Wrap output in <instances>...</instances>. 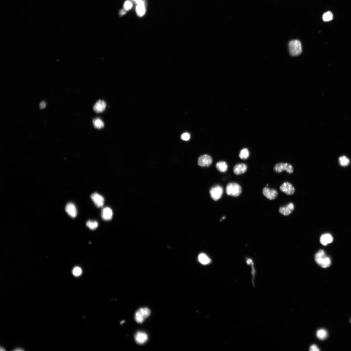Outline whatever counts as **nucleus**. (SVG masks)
Segmentation results:
<instances>
[{
  "label": "nucleus",
  "instance_id": "obj_1",
  "mask_svg": "<svg viewBox=\"0 0 351 351\" xmlns=\"http://www.w3.org/2000/svg\"><path fill=\"white\" fill-rule=\"evenodd\" d=\"M315 259L316 263L322 268H328L331 265L330 259L326 256L324 251L322 250L317 253L315 256Z\"/></svg>",
  "mask_w": 351,
  "mask_h": 351
},
{
  "label": "nucleus",
  "instance_id": "obj_2",
  "mask_svg": "<svg viewBox=\"0 0 351 351\" xmlns=\"http://www.w3.org/2000/svg\"><path fill=\"white\" fill-rule=\"evenodd\" d=\"M226 192L228 195L233 197H238L242 192L241 186L238 184L231 183L228 184L226 188Z\"/></svg>",
  "mask_w": 351,
  "mask_h": 351
},
{
  "label": "nucleus",
  "instance_id": "obj_3",
  "mask_svg": "<svg viewBox=\"0 0 351 351\" xmlns=\"http://www.w3.org/2000/svg\"><path fill=\"white\" fill-rule=\"evenodd\" d=\"M151 314L150 310L148 308H144L140 309L136 312L135 318L136 321L138 323H142Z\"/></svg>",
  "mask_w": 351,
  "mask_h": 351
},
{
  "label": "nucleus",
  "instance_id": "obj_4",
  "mask_svg": "<svg viewBox=\"0 0 351 351\" xmlns=\"http://www.w3.org/2000/svg\"><path fill=\"white\" fill-rule=\"evenodd\" d=\"M289 48L290 53L292 56L298 55L302 52L301 44L298 40L291 41L289 44Z\"/></svg>",
  "mask_w": 351,
  "mask_h": 351
},
{
  "label": "nucleus",
  "instance_id": "obj_5",
  "mask_svg": "<svg viewBox=\"0 0 351 351\" xmlns=\"http://www.w3.org/2000/svg\"><path fill=\"white\" fill-rule=\"evenodd\" d=\"M275 172L277 173H281L283 171L285 170L289 174L293 173V169L291 164L287 163H279L276 164L274 167Z\"/></svg>",
  "mask_w": 351,
  "mask_h": 351
},
{
  "label": "nucleus",
  "instance_id": "obj_6",
  "mask_svg": "<svg viewBox=\"0 0 351 351\" xmlns=\"http://www.w3.org/2000/svg\"><path fill=\"white\" fill-rule=\"evenodd\" d=\"M223 193V188L219 185H216L212 187L210 190L211 198L216 201L221 198Z\"/></svg>",
  "mask_w": 351,
  "mask_h": 351
},
{
  "label": "nucleus",
  "instance_id": "obj_7",
  "mask_svg": "<svg viewBox=\"0 0 351 351\" xmlns=\"http://www.w3.org/2000/svg\"><path fill=\"white\" fill-rule=\"evenodd\" d=\"M280 189L281 191L286 194L292 195L294 193L295 189L293 186L289 182H285L280 187Z\"/></svg>",
  "mask_w": 351,
  "mask_h": 351
},
{
  "label": "nucleus",
  "instance_id": "obj_8",
  "mask_svg": "<svg viewBox=\"0 0 351 351\" xmlns=\"http://www.w3.org/2000/svg\"><path fill=\"white\" fill-rule=\"evenodd\" d=\"M212 162L211 158L208 155L204 154L202 155L199 158L198 164L201 167H208L212 164Z\"/></svg>",
  "mask_w": 351,
  "mask_h": 351
},
{
  "label": "nucleus",
  "instance_id": "obj_9",
  "mask_svg": "<svg viewBox=\"0 0 351 351\" xmlns=\"http://www.w3.org/2000/svg\"><path fill=\"white\" fill-rule=\"evenodd\" d=\"M91 198L97 208H100L103 206L104 199L102 195L98 193H94L92 194Z\"/></svg>",
  "mask_w": 351,
  "mask_h": 351
},
{
  "label": "nucleus",
  "instance_id": "obj_10",
  "mask_svg": "<svg viewBox=\"0 0 351 351\" xmlns=\"http://www.w3.org/2000/svg\"><path fill=\"white\" fill-rule=\"evenodd\" d=\"M263 193L268 199L273 200L278 196V192L274 189H270L268 187H265L263 190Z\"/></svg>",
  "mask_w": 351,
  "mask_h": 351
},
{
  "label": "nucleus",
  "instance_id": "obj_11",
  "mask_svg": "<svg viewBox=\"0 0 351 351\" xmlns=\"http://www.w3.org/2000/svg\"><path fill=\"white\" fill-rule=\"evenodd\" d=\"M135 339L137 344L142 345L148 340V334L144 332H138L135 334Z\"/></svg>",
  "mask_w": 351,
  "mask_h": 351
},
{
  "label": "nucleus",
  "instance_id": "obj_12",
  "mask_svg": "<svg viewBox=\"0 0 351 351\" xmlns=\"http://www.w3.org/2000/svg\"><path fill=\"white\" fill-rule=\"evenodd\" d=\"M66 212L68 215L72 218H75L77 215V210L74 204L70 203L66 207Z\"/></svg>",
  "mask_w": 351,
  "mask_h": 351
},
{
  "label": "nucleus",
  "instance_id": "obj_13",
  "mask_svg": "<svg viewBox=\"0 0 351 351\" xmlns=\"http://www.w3.org/2000/svg\"><path fill=\"white\" fill-rule=\"evenodd\" d=\"M295 208V206L292 203H290L286 206L281 207L279 210L280 213L283 215L288 216L290 214Z\"/></svg>",
  "mask_w": 351,
  "mask_h": 351
},
{
  "label": "nucleus",
  "instance_id": "obj_14",
  "mask_svg": "<svg viewBox=\"0 0 351 351\" xmlns=\"http://www.w3.org/2000/svg\"><path fill=\"white\" fill-rule=\"evenodd\" d=\"M102 219L105 221H109L111 220L113 216V212L111 208L109 207L103 208L102 212Z\"/></svg>",
  "mask_w": 351,
  "mask_h": 351
},
{
  "label": "nucleus",
  "instance_id": "obj_15",
  "mask_svg": "<svg viewBox=\"0 0 351 351\" xmlns=\"http://www.w3.org/2000/svg\"><path fill=\"white\" fill-rule=\"evenodd\" d=\"M137 14L140 17L144 16L146 13V7L144 0L142 1L137 4L136 9Z\"/></svg>",
  "mask_w": 351,
  "mask_h": 351
},
{
  "label": "nucleus",
  "instance_id": "obj_16",
  "mask_svg": "<svg viewBox=\"0 0 351 351\" xmlns=\"http://www.w3.org/2000/svg\"><path fill=\"white\" fill-rule=\"evenodd\" d=\"M247 169V167L245 164H239L234 166L233 172L236 175H240L245 173Z\"/></svg>",
  "mask_w": 351,
  "mask_h": 351
},
{
  "label": "nucleus",
  "instance_id": "obj_17",
  "mask_svg": "<svg viewBox=\"0 0 351 351\" xmlns=\"http://www.w3.org/2000/svg\"><path fill=\"white\" fill-rule=\"evenodd\" d=\"M106 107L105 102L103 100L98 101L93 107V110L96 113H101L103 112Z\"/></svg>",
  "mask_w": 351,
  "mask_h": 351
},
{
  "label": "nucleus",
  "instance_id": "obj_18",
  "mask_svg": "<svg viewBox=\"0 0 351 351\" xmlns=\"http://www.w3.org/2000/svg\"><path fill=\"white\" fill-rule=\"evenodd\" d=\"M333 238L330 234H326L323 235L320 238V242L324 246H326L328 243L332 242Z\"/></svg>",
  "mask_w": 351,
  "mask_h": 351
},
{
  "label": "nucleus",
  "instance_id": "obj_19",
  "mask_svg": "<svg viewBox=\"0 0 351 351\" xmlns=\"http://www.w3.org/2000/svg\"><path fill=\"white\" fill-rule=\"evenodd\" d=\"M198 258L200 263L204 265L208 264L211 262L210 259L205 254H200Z\"/></svg>",
  "mask_w": 351,
  "mask_h": 351
},
{
  "label": "nucleus",
  "instance_id": "obj_20",
  "mask_svg": "<svg viewBox=\"0 0 351 351\" xmlns=\"http://www.w3.org/2000/svg\"><path fill=\"white\" fill-rule=\"evenodd\" d=\"M216 167L218 170L221 173L225 172L228 169L227 165L224 161H222L218 162L216 165Z\"/></svg>",
  "mask_w": 351,
  "mask_h": 351
},
{
  "label": "nucleus",
  "instance_id": "obj_21",
  "mask_svg": "<svg viewBox=\"0 0 351 351\" xmlns=\"http://www.w3.org/2000/svg\"><path fill=\"white\" fill-rule=\"evenodd\" d=\"M316 335L317 338L320 340H324L327 338L328 333L325 330L320 329L318 330L317 332Z\"/></svg>",
  "mask_w": 351,
  "mask_h": 351
},
{
  "label": "nucleus",
  "instance_id": "obj_22",
  "mask_svg": "<svg viewBox=\"0 0 351 351\" xmlns=\"http://www.w3.org/2000/svg\"><path fill=\"white\" fill-rule=\"evenodd\" d=\"M93 123L94 127L97 129H101L104 126L103 122L99 118L94 119L93 120Z\"/></svg>",
  "mask_w": 351,
  "mask_h": 351
},
{
  "label": "nucleus",
  "instance_id": "obj_23",
  "mask_svg": "<svg viewBox=\"0 0 351 351\" xmlns=\"http://www.w3.org/2000/svg\"><path fill=\"white\" fill-rule=\"evenodd\" d=\"M98 223L96 221L89 220L86 223V226L89 229L94 230L98 226Z\"/></svg>",
  "mask_w": 351,
  "mask_h": 351
},
{
  "label": "nucleus",
  "instance_id": "obj_24",
  "mask_svg": "<svg viewBox=\"0 0 351 351\" xmlns=\"http://www.w3.org/2000/svg\"><path fill=\"white\" fill-rule=\"evenodd\" d=\"M340 165L343 167H346L348 165L350 161L348 158L345 156L340 157L339 159Z\"/></svg>",
  "mask_w": 351,
  "mask_h": 351
},
{
  "label": "nucleus",
  "instance_id": "obj_25",
  "mask_svg": "<svg viewBox=\"0 0 351 351\" xmlns=\"http://www.w3.org/2000/svg\"><path fill=\"white\" fill-rule=\"evenodd\" d=\"M249 153L248 150L247 148L243 149L240 152L239 154V157L242 159H246L249 157Z\"/></svg>",
  "mask_w": 351,
  "mask_h": 351
},
{
  "label": "nucleus",
  "instance_id": "obj_26",
  "mask_svg": "<svg viewBox=\"0 0 351 351\" xmlns=\"http://www.w3.org/2000/svg\"><path fill=\"white\" fill-rule=\"evenodd\" d=\"M323 19L325 22H328L332 20L333 19V15L330 12H328L324 14L323 15Z\"/></svg>",
  "mask_w": 351,
  "mask_h": 351
},
{
  "label": "nucleus",
  "instance_id": "obj_27",
  "mask_svg": "<svg viewBox=\"0 0 351 351\" xmlns=\"http://www.w3.org/2000/svg\"><path fill=\"white\" fill-rule=\"evenodd\" d=\"M73 274L76 277L80 276L82 273V270L79 267H76L73 268L72 272Z\"/></svg>",
  "mask_w": 351,
  "mask_h": 351
},
{
  "label": "nucleus",
  "instance_id": "obj_28",
  "mask_svg": "<svg viewBox=\"0 0 351 351\" xmlns=\"http://www.w3.org/2000/svg\"><path fill=\"white\" fill-rule=\"evenodd\" d=\"M124 8L126 11H128L131 9L133 7V4L131 1L127 0L126 1L124 4Z\"/></svg>",
  "mask_w": 351,
  "mask_h": 351
},
{
  "label": "nucleus",
  "instance_id": "obj_29",
  "mask_svg": "<svg viewBox=\"0 0 351 351\" xmlns=\"http://www.w3.org/2000/svg\"><path fill=\"white\" fill-rule=\"evenodd\" d=\"M181 138L182 140L187 141L189 140L190 139V135L188 133H185L182 135Z\"/></svg>",
  "mask_w": 351,
  "mask_h": 351
},
{
  "label": "nucleus",
  "instance_id": "obj_30",
  "mask_svg": "<svg viewBox=\"0 0 351 351\" xmlns=\"http://www.w3.org/2000/svg\"><path fill=\"white\" fill-rule=\"evenodd\" d=\"M310 351H319L320 349L316 345H313L309 348Z\"/></svg>",
  "mask_w": 351,
  "mask_h": 351
},
{
  "label": "nucleus",
  "instance_id": "obj_31",
  "mask_svg": "<svg viewBox=\"0 0 351 351\" xmlns=\"http://www.w3.org/2000/svg\"><path fill=\"white\" fill-rule=\"evenodd\" d=\"M46 103L44 101L41 102L39 105L40 108L41 109H43L45 108L46 107Z\"/></svg>",
  "mask_w": 351,
  "mask_h": 351
},
{
  "label": "nucleus",
  "instance_id": "obj_32",
  "mask_svg": "<svg viewBox=\"0 0 351 351\" xmlns=\"http://www.w3.org/2000/svg\"><path fill=\"white\" fill-rule=\"evenodd\" d=\"M126 13V11L125 9H123L121 10L120 12V14L121 15H123Z\"/></svg>",
  "mask_w": 351,
  "mask_h": 351
},
{
  "label": "nucleus",
  "instance_id": "obj_33",
  "mask_svg": "<svg viewBox=\"0 0 351 351\" xmlns=\"http://www.w3.org/2000/svg\"><path fill=\"white\" fill-rule=\"evenodd\" d=\"M132 1L134 3L138 4V3H139L142 0H132Z\"/></svg>",
  "mask_w": 351,
  "mask_h": 351
},
{
  "label": "nucleus",
  "instance_id": "obj_34",
  "mask_svg": "<svg viewBox=\"0 0 351 351\" xmlns=\"http://www.w3.org/2000/svg\"><path fill=\"white\" fill-rule=\"evenodd\" d=\"M24 350L23 349H21L20 348H18L15 349L14 350V351H24Z\"/></svg>",
  "mask_w": 351,
  "mask_h": 351
},
{
  "label": "nucleus",
  "instance_id": "obj_35",
  "mask_svg": "<svg viewBox=\"0 0 351 351\" xmlns=\"http://www.w3.org/2000/svg\"><path fill=\"white\" fill-rule=\"evenodd\" d=\"M0 350L1 351H4L5 350V349L1 347V348H0Z\"/></svg>",
  "mask_w": 351,
  "mask_h": 351
}]
</instances>
